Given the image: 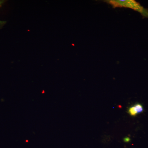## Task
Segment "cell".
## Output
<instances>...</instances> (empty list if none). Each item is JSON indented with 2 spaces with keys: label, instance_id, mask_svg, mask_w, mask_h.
<instances>
[{
  "label": "cell",
  "instance_id": "6da1fadb",
  "mask_svg": "<svg viewBox=\"0 0 148 148\" xmlns=\"http://www.w3.org/2000/svg\"><path fill=\"white\" fill-rule=\"evenodd\" d=\"M108 3L114 7H124L133 9L139 12L143 16L148 17V10L142 6L139 3L134 1H110Z\"/></svg>",
  "mask_w": 148,
  "mask_h": 148
},
{
  "label": "cell",
  "instance_id": "7a4b0ae2",
  "mask_svg": "<svg viewBox=\"0 0 148 148\" xmlns=\"http://www.w3.org/2000/svg\"><path fill=\"white\" fill-rule=\"evenodd\" d=\"M134 106L138 114L141 113L144 110L143 106L140 103H137V104H135Z\"/></svg>",
  "mask_w": 148,
  "mask_h": 148
},
{
  "label": "cell",
  "instance_id": "3957f363",
  "mask_svg": "<svg viewBox=\"0 0 148 148\" xmlns=\"http://www.w3.org/2000/svg\"><path fill=\"white\" fill-rule=\"evenodd\" d=\"M128 113L132 116H135L138 114L137 112H136L134 106L130 107V108L128 109Z\"/></svg>",
  "mask_w": 148,
  "mask_h": 148
},
{
  "label": "cell",
  "instance_id": "277c9868",
  "mask_svg": "<svg viewBox=\"0 0 148 148\" xmlns=\"http://www.w3.org/2000/svg\"><path fill=\"white\" fill-rule=\"evenodd\" d=\"M3 3V1H0V7L1 6ZM5 23L6 22H5V21H0V28L2 27L3 26L4 24H5Z\"/></svg>",
  "mask_w": 148,
  "mask_h": 148
},
{
  "label": "cell",
  "instance_id": "5b68a950",
  "mask_svg": "<svg viewBox=\"0 0 148 148\" xmlns=\"http://www.w3.org/2000/svg\"><path fill=\"white\" fill-rule=\"evenodd\" d=\"M129 138H125L124 139V141H125V142H128L129 141Z\"/></svg>",
  "mask_w": 148,
  "mask_h": 148
}]
</instances>
